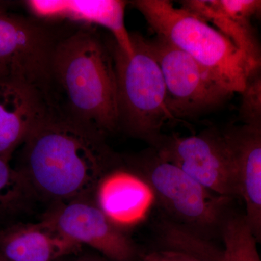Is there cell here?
I'll list each match as a JSON object with an SVG mask.
<instances>
[{
  "label": "cell",
  "instance_id": "cell-1",
  "mask_svg": "<svg viewBox=\"0 0 261 261\" xmlns=\"http://www.w3.org/2000/svg\"><path fill=\"white\" fill-rule=\"evenodd\" d=\"M101 137L54 111L29 134L16 169L32 191L56 200L77 199L105 176L109 153Z\"/></svg>",
  "mask_w": 261,
  "mask_h": 261
},
{
  "label": "cell",
  "instance_id": "cell-2",
  "mask_svg": "<svg viewBox=\"0 0 261 261\" xmlns=\"http://www.w3.org/2000/svg\"><path fill=\"white\" fill-rule=\"evenodd\" d=\"M51 75L61 112L98 135L120 126L114 64L106 41L92 27L61 38L51 59Z\"/></svg>",
  "mask_w": 261,
  "mask_h": 261
},
{
  "label": "cell",
  "instance_id": "cell-3",
  "mask_svg": "<svg viewBox=\"0 0 261 261\" xmlns=\"http://www.w3.org/2000/svg\"><path fill=\"white\" fill-rule=\"evenodd\" d=\"M157 37L207 68L230 94L245 92L254 73L245 54L210 24L168 0L128 2Z\"/></svg>",
  "mask_w": 261,
  "mask_h": 261
},
{
  "label": "cell",
  "instance_id": "cell-4",
  "mask_svg": "<svg viewBox=\"0 0 261 261\" xmlns=\"http://www.w3.org/2000/svg\"><path fill=\"white\" fill-rule=\"evenodd\" d=\"M130 36L132 56L113 38L106 39L116 73L120 125L140 137L155 139L165 122L173 117L166 105L162 72L149 40L138 34Z\"/></svg>",
  "mask_w": 261,
  "mask_h": 261
},
{
  "label": "cell",
  "instance_id": "cell-5",
  "mask_svg": "<svg viewBox=\"0 0 261 261\" xmlns=\"http://www.w3.org/2000/svg\"><path fill=\"white\" fill-rule=\"evenodd\" d=\"M60 39L44 22L13 13L0 2V76L32 84L56 108L51 59Z\"/></svg>",
  "mask_w": 261,
  "mask_h": 261
},
{
  "label": "cell",
  "instance_id": "cell-6",
  "mask_svg": "<svg viewBox=\"0 0 261 261\" xmlns=\"http://www.w3.org/2000/svg\"><path fill=\"white\" fill-rule=\"evenodd\" d=\"M158 155L225 198L239 196L236 154L228 134L205 130L161 142Z\"/></svg>",
  "mask_w": 261,
  "mask_h": 261
},
{
  "label": "cell",
  "instance_id": "cell-7",
  "mask_svg": "<svg viewBox=\"0 0 261 261\" xmlns=\"http://www.w3.org/2000/svg\"><path fill=\"white\" fill-rule=\"evenodd\" d=\"M149 44L162 72L166 105L173 118L214 107L231 95L207 68L166 39L156 37Z\"/></svg>",
  "mask_w": 261,
  "mask_h": 261
},
{
  "label": "cell",
  "instance_id": "cell-8",
  "mask_svg": "<svg viewBox=\"0 0 261 261\" xmlns=\"http://www.w3.org/2000/svg\"><path fill=\"white\" fill-rule=\"evenodd\" d=\"M146 177L154 195L166 210L184 222L197 227L216 224L228 200L207 190L158 154L147 165Z\"/></svg>",
  "mask_w": 261,
  "mask_h": 261
},
{
  "label": "cell",
  "instance_id": "cell-9",
  "mask_svg": "<svg viewBox=\"0 0 261 261\" xmlns=\"http://www.w3.org/2000/svg\"><path fill=\"white\" fill-rule=\"evenodd\" d=\"M44 220L70 240L89 245L113 261H130L135 256L132 242L98 205L87 201L75 199L62 203Z\"/></svg>",
  "mask_w": 261,
  "mask_h": 261
},
{
  "label": "cell",
  "instance_id": "cell-10",
  "mask_svg": "<svg viewBox=\"0 0 261 261\" xmlns=\"http://www.w3.org/2000/svg\"><path fill=\"white\" fill-rule=\"evenodd\" d=\"M54 111L45 95L32 84L0 76V158L10 162L32 130Z\"/></svg>",
  "mask_w": 261,
  "mask_h": 261
},
{
  "label": "cell",
  "instance_id": "cell-11",
  "mask_svg": "<svg viewBox=\"0 0 261 261\" xmlns=\"http://www.w3.org/2000/svg\"><path fill=\"white\" fill-rule=\"evenodd\" d=\"M128 2L121 0H28L25 5L33 18L43 20H68L84 27H102L111 32L116 44L128 56L134 54L130 33L125 25Z\"/></svg>",
  "mask_w": 261,
  "mask_h": 261
},
{
  "label": "cell",
  "instance_id": "cell-12",
  "mask_svg": "<svg viewBox=\"0 0 261 261\" xmlns=\"http://www.w3.org/2000/svg\"><path fill=\"white\" fill-rule=\"evenodd\" d=\"M181 5V8L212 23L243 51L254 73L260 68L261 47L250 19L261 14V0H185Z\"/></svg>",
  "mask_w": 261,
  "mask_h": 261
},
{
  "label": "cell",
  "instance_id": "cell-13",
  "mask_svg": "<svg viewBox=\"0 0 261 261\" xmlns=\"http://www.w3.org/2000/svg\"><path fill=\"white\" fill-rule=\"evenodd\" d=\"M80 247L45 220L0 231V255L5 261H54Z\"/></svg>",
  "mask_w": 261,
  "mask_h": 261
},
{
  "label": "cell",
  "instance_id": "cell-14",
  "mask_svg": "<svg viewBox=\"0 0 261 261\" xmlns=\"http://www.w3.org/2000/svg\"><path fill=\"white\" fill-rule=\"evenodd\" d=\"M97 188L98 207L117 227L143 219L154 195L147 181L125 171L106 175Z\"/></svg>",
  "mask_w": 261,
  "mask_h": 261
},
{
  "label": "cell",
  "instance_id": "cell-15",
  "mask_svg": "<svg viewBox=\"0 0 261 261\" xmlns=\"http://www.w3.org/2000/svg\"><path fill=\"white\" fill-rule=\"evenodd\" d=\"M228 135L236 154L239 196L245 201V219L261 244V132L245 126Z\"/></svg>",
  "mask_w": 261,
  "mask_h": 261
},
{
  "label": "cell",
  "instance_id": "cell-16",
  "mask_svg": "<svg viewBox=\"0 0 261 261\" xmlns=\"http://www.w3.org/2000/svg\"><path fill=\"white\" fill-rule=\"evenodd\" d=\"M224 248L220 261H261L257 242L245 216H234L224 228Z\"/></svg>",
  "mask_w": 261,
  "mask_h": 261
},
{
  "label": "cell",
  "instance_id": "cell-17",
  "mask_svg": "<svg viewBox=\"0 0 261 261\" xmlns=\"http://www.w3.org/2000/svg\"><path fill=\"white\" fill-rule=\"evenodd\" d=\"M32 192L21 173L0 158V213L18 210Z\"/></svg>",
  "mask_w": 261,
  "mask_h": 261
},
{
  "label": "cell",
  "instance_id": "cell-18",
  "mask_svg": "<svg viewBox=\"0 0 261 261\" xmlns=\"http://www.w3.org/2000/svg\"><path fill=\"white\" fill-rule=\"evenodd\" d=\"M242 112L247 127L261 132V66L252 75L243 92Z\"/></svg>",
  "mask_w": 261,
  "mask_h": 261
},
{
  "label": "cell",
  "instance_id": "cell-19",
  "mask_svg": "<svg viewBox=\"0 0 261 261\" xmlns=\"http://www.w3.org/2000/svg\"><path fill=\"white\" fill-rule=\"evenodd\" d=\"M143 261H202L184 252L163 249L147 254Z\"/></svg>",
  "mask_w": 261,
  "mask_h": 261
},
{
  "label": "cell",
  "instance_id": "cell-20",
  "mask_svg": "<svg viewBox=\"0 0 261 261\" xmlns=\"http://www.w3.org/2000/svg\"><path fill=\"white\" fill-rule=\"evenodd\" d=\"M80 261H98L95 260H92V259H85V260H82Z\"/></svg>",
  "mask_w": 261,
  "mask_h": 261
},
{
  "label": "cell",
  "instance_id": "cell-21",
  "mask_svg": "<svg viewBox=\"0 0 261 261\" xmlns=\"http://www.w3.org/2000/svg\"><path fill=\"white\" fill-rule=\"evenodd\" d=\"M0 261H5L4 259L2 257L1 255H0Z\"/></svg>",
  "mask_w": 261,
  "mask_h": 261
}]
</instances>
